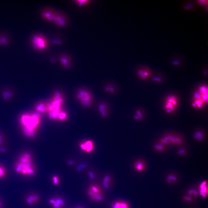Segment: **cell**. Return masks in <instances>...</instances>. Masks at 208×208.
<instances>
[{
  "label": "cell",
  "instance_id": "cell-4",
  "mask_svg": "<svg viewBox=\"0 0 208 208\" xmlns=\"http://www.w3.org/2000/svg\"><path fill=\"white\" fill-rule=\"evenodd\" d=\"M77 96L83 106L88 107L91 106L93 98L92 93L88 90L83 89L79 90Z\"/></svg>",
  "mask_w": 208,
  "mask_h": 208
},
{
  "label": "cell",
  "instance_id": "cell-7",
  "mask_svg": "<svg viewBox=\"0 0 208 208\" xmlns=\"http://www.w3.org/2000/svg\"><path fill=\"white\" fill-rule=\"evenodd\" d=\"M32 42L34 48L38 50H42L47 46L46 40L44 37L39 35H36L33 36Z\"/></svg>",
  "mask_w": 208,
  "mask_h": 208
},
{
  "label": "cell",
  "instance_id": "cell-3",
  "mask_svg": "<svg viewBox=\"0 0 208 208\" xmlns=\"http://www.w3.org/2000/svg\"><path fill=\"white\" fill-rule=\"evenodd\" d=\"M64 102L61 94L58 92H55L51 102L47 104V112L51 118H58L59 114L62 111L61 107Z\"/></svg>",
  "mask_w": 208,
  "mask_h": 208
},
{
  "label": "cell",
  "instance_id": "cell-28",
  "mask_svg": "<svg viewBox=\"0 0 208 208\" xmlns=\"http://www.w3.org/2000/svg\"><path fill=\"white\" fill-rule=\"evenodd\" d=\"M6 151V150L4 148L2 147L0 148V152L2 153H5Z\"/></svg>",
  "mask_w": 208,
  "mask_h": 208
},
{
  "label": "cell",
  "instance_id": "cell-18",
  "mask_svg": "<svg viewBox=\"0 0 208 208\" xmlns=\"http://www.w3.org/2000/svg\"><path fill=\"white\" fill-rule=\"evenodd\" d=\"M112 208H129L127 204L122 201H118L114 203L112 206Z\"/></svg>",
  "mask_w": 208,
  "mask_h": 208
},
{
  "label": "cell",
  "instance_id": "cell-27",
  "mask_svg": "<svg viewBox=\"0 0 208 208\" xmlns=\"http://www.w3.org/2000/svg\"><path fill=\"white\" fill-rule=\"evenodd\" d=\"M3 143V138L2 135L0 134V146L2 145Z\"/></svg>",
  "mask_w": 208,
  "mask_h": 208
},
{
  "label": "cell",
  "instance_id": "cell-5",
  "mask_svg": "<svg viewBox=\"0 0 208 208\" xmlns=\"http://www.w3.org/2000/svg\"><path fill=\"white\" fill-rule=\"evenodd\" d=\"M87 194L90 198L93 201H100L103 199L102 191L97 185L92 184L88 188Z\"/></svg>",
  "mask_w": 208,
  "mask_h": 208
},
{
  "label": "cell",
  "instance_id": "cell-19",
  "mask_svg": "<svg viewBox=\"0 0 208 208\" xmlns=\"http://www.w3.org/2000/svg\"><path fill=\"white\" fill-rule=\"evenodd\" d=\"M143 116V113L142 110L140 109H138L135 111L134 118L136 120H140L142 118Z\"/></svg>",
  "mask_w": 208,
  "mask_h": 208
},
{
  "label": "cell",
  "instance_id": "cell-29",
  "mask_svg": "<svg viewBox=\"0 0 208 208\" xmlns=\"http://www.w3.org/2000/svg\"><path fill=\"white\" fill-rule=\"evenodd\" d=\"M3 206V203L2 201L0 200V208H1Z\"/></svg>",
  "mask_w": 208,
  "mask_h": 208
},
{
  "label": "cell",
  "instance_id": "cell-8",
  "mask_svg": "<svg viewBox=\"0 0 208 208\" xmlns=\"http://www.w3.org/2000/svg\"><path fill=\"white\" fill-rule=\"evenodd\" d=\"M49 203L53 208H62L65 205L64 200L60 196H54L49 200Z\"/></svg>",
  "mask_w": 208,
  "mask_h": 208
},
{
  "label": "cell",
  "instance_id": "cell-16",
  "mask_svg": "<svg viewBox=\"0 0 208 208\" xmlns=\"http://www.w3.org/2000/svg\"><path fill=\"white\" fill-rule=\"evenodd\" d=\"M36 110L40 112H47V104L41 103L38 104L36 107Z\"/></svg>",
  "mask_w": 208,
  "mask_h": 208
},
{
  "label": "cell",
  "instance_id": "cell-11",
  "mask_svg": "<svg viewBox=\"0 0 208 208\" xmlns=\"http://www.w3.org/2000/svg\"><path fill=\"white\" fill-rule=\"evenodd\" d=\"M98 109L102 116L105 117L107 116L109 113V107L106 102H102L99 104Z\"/></svg>",
  "mask_w": 208,
  "mask_h": 208
},
{
  "label": "cell",
  "instance_id": "cell-15",
  "mask_svg": "<svg viewBox=\"0 0 208 208\" xmlns=\"http://www.w3.org/2000/svg\"><path fill=\"white\" fill-rule=\"evenodd\" d=\"M104 90L105 92L112 94H115L116 92V89L115 86L109 83L106 84L104 86Z\"/></svg>",
  "mask_w": 208,
  "mask_h": 208
},
{
  "label": "cell",
  "instance_id": "cell-14",
  "mask_svg": "<svg viewBox=\"0 0 208 208\" xmlns=\"http://www.w3.org/2000/svg\"><path fill=\"white\" fill-rule=\"evenodd\" d=\"M81 146L83 150L87 152H90L93 150V144L92 141L88 140L81 144Z\"/></svg>",
  "mask_w": 208,
  "mask_h": 208
},
{
  "label": "cell",
  "instance_id": "cell-17",
  "mask_svg": "<svg viewBox=\"0 0 208 208\" xmlns=\"http://www.w3.org/2000/svg\"><path fill=\"white\" fill-rule=\"evenodd\" d=\"M145 168V164L143 162L138 161L136 162L134 165V168L137 171H143Z\"/></svg>",
  "mask_w": 208,
  "mask_h": 208
},
{
  "label": "cell",
  "instance_id": "cell-6",
  "mask_svg": "<svg viewBox=\"0 0 208 208\" xmlns=\"http://www.w3.org/2000/svg\"><path fill=\"white\" fill-rule=\"evenodd\" d=\"M178 103V99L175 96L170 95L166 98L164 103V108L166 112L171 113L177 108Z\"/></svg>",
  "mask_w": 208,
  "mask_h": 208
},
{
  "label": "cell",
  "instance_id": "cell-12",
  "mask_svg": "<svg viewBox=\"0 0 208 208\" xmlns=\"http://www.w3.org/2000/svg\"><path fill=\"white\" fill-rule=\"evenodd\" d=\"M40 197L38 195L32 194L27 195L25 198V202L27 204L32 205L39 201Z\"/></svg>",
  "mask_w": 208,
  "mask_h": 208
},
{
  "label": "cell",
  "instance_id": "cell-26",
  "mask_svg": "<svg viewBox=\"0 0 208 208\" xmlns=\"http://www.w3.org/2000/svg\"><path fill=\"white\" fill-rule=\"evenodd\" d=\"M88 1H85V0H81V1H77V3H78L79 5H83V4L86 3Z\"/></svg>",
  "mask_w": 208,
  "mask_h": 208
},
{
  "label": "cell",
  "instance_id": "cell-2",
  "mask_svg": "<svg viewBox=\"0 0 208 208\" xmlns=\"http://www.w3.org/2000/svg\"><path fill=\"white\" fill-rule=\"evenodd\" d=\"M14 168L16 173L23 176L31 177L34 175L36 172L31 156L27 152L23 153L19 156L14 164Z\"/></svg>",
  "mask_w": 208,
  "mask_h": 208
},
{
  "label": "cell",
  "instance_id": "cell-9",
  "mask_svg": "<svg viewBox=\"0 0 208 208\" xmlns=\"http://www.w3.org/2000/svg\"><path fill=\"white\" fill-rule=\"evenodd\" d=\"M136 74L137 76L142 80H145L150 76L151 73L150 69L145 67H141L138 69Z\"/></svg>",
  "mask_w": 208,
  "mask_h": 208
},
{
  "label": "cell",
  "instance_id": "cell-22",
  "mask_svg": "<svg viewBox=\"0 0 208 208\" xmlns=\"http://www.w3.org/2000/svg\"><path fill=\"white\" fill-rule=\"evenodd\" d=\"M52 180L53 184L55 185H58L60 182L59 177L56 176H53L52 178Z\"/></svg>",
  "mask_w": 208,
  "mask_h": 208
},
{
  "label": "cell",
  "instance_id": "cell-24",
  "mask_svg": "<svg viewBox=\"0 0 208 208\" xmlns=\"http://www.w3.org/2000/svg\"><path fill=\"white\" fill-rule=\"evenodd\" d=\"M198 4L201 5H207V0H199L197 1Z\"/></svg>",
  "mask_w": 208,
  "mask_h": 208
},
{
  "label": "cell",
  "instance_id": "cell-30",
  "mask_svg": "<svg viewBox=\"0 0 208 208\" xmlns=\"http://www.w3.org/2000/svg\"><path fill=\"white\" fill-rule=\"evenodd\" d=\"M76 208H82L81 207H77Z\"/></svg>",
  "mask_w": 208,
  "mask_h": 208
},
{
  "label": "cell",
  "instance_id": "cell-20",
  "mask_svg": "<svg viewBox=\"0 0 208 208\" xmlns=\"http://www.w3.org/2000/svg\"><path fill=\"white\" fill-rule=\"evenodd\" d=\"M7 174L6 169L2 165L0 164V179L5 177Z\"/></svg>",
  "mask_w": 208,
  "mask_h": 208
},
{
  "label": "cell",
  "instance_id": "cell-21",
  "mask_svg": "<svg viewBox=\"0 0 208 208\" xmlns=\"http://www.w3.org/2000/svg\"><path fill=\"white\" fill-rule=\"evenodd\" d=\"M67 58L66 57H62L60 59V61L62 65L65 67H69L68 61Z\"/></svg>",
  "mask_w": 208,
  "mask_h": 208
},
{
  "label": "cell",
  "instance_id": "cell-10",
  "mask_svg": "<svg viewBox=\"0 0 208 208\" xmlns=\"http://www.w3.org/2000/svg\"><path fill=\"white\" fill-rule=\"evenodd\" d=\"M193 98L192 106L194 107L200 108L206 103L200 97L197 91L194 93Z\"/></svg>",
  "mask_w": 208,
  "mask_h": 208
},
{
  "label": "cell",
  "instance_id": "cell-13",
  "mask_svg": "<svg viewBox=\"0 0 208 208\" xmlns=\"http://www.w3.org/2000/svg\"><path fill=\"white\" fill-rule=\"evenodd\" d=\"M198 94L202 99L206 103L208 101V88L205 85L200 86L197 91Z\"/></svg>",
  "mask_w": 208,
  "mask_h": 208
},
{
  "label": "cell",
  "instance_id": "cell-25",
  "mask_svg": "<svg viewBox=\"0 0 208 208\" xmlns=\"http://www.w3.org/2000/svg\"><path fill=\"white\" fill-rule=\"evenodd\" d=\"M7 41L5 38L2 37L0 38V44H7Z\"/></svg>",
  "mask_w": 208,
  "mask_h": 208
},
{
  "label": "cell",
  "instance_id": "cell-1",
  "mask_svg": "<svg viewBox=\"0 0 208 208\" xmlns=\"http://www.w3.org/2000/svg\"><path fill=\"white\" fill-rule=\"evenodd\" d=\"M41 118V116L38 113H25L21 116L20 122L25 136L31 138L35 136Z\"/></svg>",
  "mask_w": 208,
  "mask_h": 208
},
{
  "label": "cell",
  "instance_id": "cell-23",
  "mask_svg": "<svg viewBox=\"0 0 208 208\" xmlns=\"http://www.w3.org/2000/svg\"><path fill=\"white\" fill-rule=\"evenodd\" d=\"M66 116V114L64 111H62L59 114L58 118L60 120H62L65 119Z\"/></svg>",
  "mask_w": 208,
  "mask_h": 208
}]
</instances>
